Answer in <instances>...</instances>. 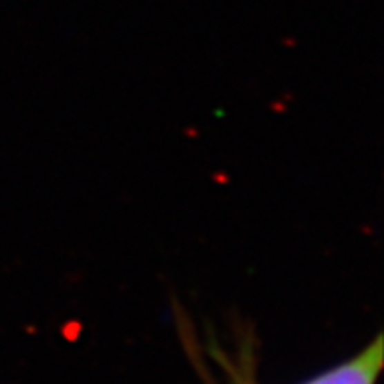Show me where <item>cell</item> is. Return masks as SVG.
Returning a JSON list of instances; mask_svg holds the SVG:
<instances>
[{
	"label": "cell",
	"mask_w": 384,
	"mask_h": 384,
	"mask_svg": "<svg viewBox=\"0 0 384 384\" xmlns=\"http://www.w3.org/2000/svg\"><path fill=\"white\" fill-rule=\"evenodd\" d=\"M384 367V339L376 334L363 349L298 384H376Z\"/></svg>",
	"instance_id": "1"
}]
</instances>
